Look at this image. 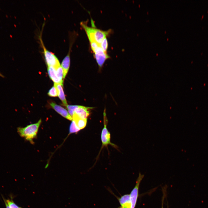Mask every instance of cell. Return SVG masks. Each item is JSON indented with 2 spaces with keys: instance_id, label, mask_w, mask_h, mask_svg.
<instances>
[{
  "instance_id": "cell-1",
  "label": "cell",
  "mask_w": 208,
  "mask_h": 208,
  "mask_svg": "<svg viewBox=\"0 0 208 208\" xmlns=\"http://www.w3.org/2000/svg\"><path fill=\"white\" fill-rule=\"evenodd\" d=\"M92 27L87 25L86 21L81 22L80 24L85 30L89 41H94L100 45L103 39L111 32L112 30L103 31L93 26L94 23L91 21Z\"/></svg>"
},
{
  "instance_id": "cell-2",
  "label": "cell",
  "mask_w": 208,
  "mask_h": 208,
  "mask_svg": "<svg viewBox=\"0 0 208 208\" xmlns=\"http://www.w3.org/2000/svg\"><path fill=\"white\" fill-rule=\"evenodd\" d=\"M41 121L40 119L36 123L29 125L24 127H19L17 128V131L21 137L32 143L33 140L37 137Z\"/></svg>"
},
{
  "instance_id": "cell-3",
  "label": "cell",
  "mask_w": 208,
  "mask_h": 208,
  "mask_svg": "<svg viewBox=\"0 0 208 208\" xmlns=\"http://www.w3.org/2000/svg\"><path fill=\"white\" fill-rule=\"evenodd\" d=\"M91 48L99 68L101 69L105 61L109 56L103 50L99 44L94 41H90Z\"/></svg>"
},
{
  "instance_id": "cell-4",
  "label": "cell",
  "mask_w": 208,
  "mask_h": 208,
  "mask_svg": "<svg viewBox=\"0 0 208 208\" xmlns=\"http://www.w3.org/2000/svg\"><path fill=\"white\" fill-rule=\"evenodd\" d=\"M40 40L45 60L48 67L52 66L56 68L60 65L58 59L53 53L46 49L42 40L41 39Z\"/></svg>"
},
{
  "instance_id": "cell-5",
  "label": "cell",
  "mask_w": 208,
  "mask_h": 208,
  "mask_svg": "<svg viewBox=\"0 0 208 208\" xmlns=\"http://www.w3.org/2000/svg\"><path fill=\"white\" fill-rule=\"evenodd\" d=\"M144 177L143 174L139 173L137 180L136 185L130 194V200L132 208H135L138 195V190L140 182Z\"/></svg>"
},
{
  "instance_id": "cell-6",
  "label": "cell",
  "mask_w": 208,
  "mask_h": 208,
  "mask_svg": "<svg viewBox=\"0 0 208 208\" xmlns=\"http://www.w3.org/2000/svg\"><path fill=\"white\" fill-rule=\"evenodd\" d=\"M104 127L102 130L101 138L102 143V148L104 146H107L108 145L110 144L115 146L114 144L111 143L110 142V134L109 132L107 127V120L104 117Z\"/></svg>"
},
{
  "instance_id": "cell-7",
  "label": "cell",
  "mask_w": 208,
  "mask_h": 208,
  "mask_svg": "<svg viewBox=\"0 0 208 208\" xmlns=\"http://www.w3.org/2000/svg\"><path fill=\"white\" fill-rule=\"evenodd\" d=\"M72 41L71 44L70 45L69 50L68 53L63 59L61 64V67L62 68L63 72V79H64L67 74L70 66V52L71 46L73 44Z\"/></svg>"
},
{
  "instance_id": "cell-8",
  "label": "cell",
  "mask_w": 208,
  "mask_h": 208,
  "mask_svg": "<svg viewBox=\"0 0 208 208\" xmlns=\"http://www.w3.org/2000/svg\"><path fill=\"white\" fill-rule=\"evenodd\" d=\"M50 104L56 112L62 116L70 120H73L72 117L66 109L53 102H51Z\"/></svg>"
},
{
  "instance_id": "cell-9",
  "label": "cell",
  "mask_w": 208,
  "mask_h": 208,
  "mask_svg": "<svg viewBox=\"0 0 208 208\" xmlns=\"http://www.w3.org/2000/svg\"><path fill=\"white\" fill-rule=\"evenodd\" d=\"M92 108V107L78 105L77 107L75 110V113L81 118L87 119L90 114V109Z\"/></svg>"
},
{
  "instance_id": "cell-10",
  "label": "cell",
  "mask_w": 208,
  "mask_h": 208,
  "mask_svg": "<svg viewBox=\"0 0 208 208\" xmlns=\"http://www.w3.org/2000/svg\"><path fill=\"white\" fill-rule=\"evenodd\" d=\"M73 119L77 127L80 130L84 128L86 126L87 119H83L79 117L75 113L72 116Z\"/></svg>"
},
{
  "instance_id": "cell-11",
  "label": "cell",
  "mask_w": 208,
  "mask_h": 208,
  "mask_svg": "<svg viewBox=\"0 0 208 208\" xmlns=\"http://www.w3.org/2000/svg\"><path fill=\"white\" fill-rule=\"evenodd\" d=\"M54 86L57 89L58 97L62 101L64 105L66 106L68 105L62 87V86L59 83H54Z\"/></svg>"
},
{
  "instance_id": "cell-12",
  "label": "cell",
  "mask_w": 208,
  "mask_h": 208,
  "mask_svg": "<svg viewBox=\"0 0 208 208\" xmlns=\"http://www.w3.org/2000/svg\"><path fill=\"white\" fill-rule=\"evenodd\" d=\"M119 201L122 208H132L130 195L126 194L123 196L119 199Z\"/></svg>"
},
{
  "instance_id": "cell-13",
  "label": "cell",
  "mask_w": 208,
  "mask_h": 208,
  "mask_svg": "<svg viewBox=\"0 0 208 208\" xmlns=\"http://www.w3.org/2000/svg\"><path fill=\"white\" fill-rule=\"evenodd\" d=\"M47 70L50 78L54 83L60 84L62 86L60 81L57 77L55 68L52 66L48 67Z\"/></svg>"
},
{
  "instance_id": "cell-14",
  "label": "cell",
  "mask_w": 208,
  "mask_h": 208,
  "mask_svg": "<svg viewBox=\"0 0 208 208\" xmlns=\"http://www.w3.org/2000/svg\"><path fill=\"white\" fill-rule=\"evenodd\" d=\"M57 76L60 81L62 85H63V69L61 65L55 68Z\"/></svg>"
},
{
  "instance_id": "cell-15",
  "label": "cell",
  "mask_w": 208,
  "mask_h": 208,
  "mask_svg": "<svg viewBox=\"0 0 208 208\" xmlns=\"http://www.w3.org/2000/svg\"><path fill=\"white\" fill-rule=\"evenodd\" d=\"M80 129L77 127L75 122L73 120L69 127V134L77 133L78 132Z\"/></svg>"
},
{
  "instance_id": "cell-16",
  "label": "cell",
  "mask_w": 208,
  "mask_h": 208,
  "mask_svg": "<svg viewBox=\"0 0 208 208\" xmlns=\"http://www.w3.org/2000/svg\"><path fill=\"white\" fill-rule=\"evenodd\" d=\"M78 105H67L66 107L69 114L71 116H73L75 113V109L77 108Z\"/></svg>"
},
{
  "instance_id": "cell-17",
  "label": "cell",
  "mask_w": 208,
  "mask_h": 208,
  "mask_svg": "<svg viewBox=\"0 0 208 208\" xmlns=\"http://www.w3.org/2000/svg\"><path fill=\"white\" fill-rule=\"evenodd\" d=\"M99 45L104 51L107 52L108 46V43L106 37L103 39Z\"/></svg>"
},
{
  "instance_id": "cell-18",
  "label": "cell",
  "mask_w": 208,
  "mask_h": 208,
  "mask_svg": "<svg viewBox=\"0 0 208 208\" xmlns=\"http://www.w3.org/2000/svg\"><path fill=\"white\" fill-rule=\"evenodd\" d=\"M48 95L51 97H55L57 96V89L54 86H53L49 90Z\"/></svg>"
},
{
  "instance_id": "cell-19",
  "label": "cell",
  "mask_w": 208,
  "mask_h": 208,
  "mask_svg": "<svg viewBox=\"0 0 208 208\" xmlns=\"http://www.w3.org/2000/svg\"><path fill=\"white\" fill-rule=\"evenodd\" d=\"M10 208H22L17 205L12 199H5L3 198Z\"/></svg>"
},
{
  "instance_id": "cell-20",
  "label": "cell",
  "mask_w": 208,
  "mask_h": 208,
  "mask_svg": "<svg viewBox=\"0 0 208 208\" xmlns=\"http://www.w3.org/2000/svg\"><path fill=\"white\" fill-rule=\"evenodd\" d=\"M4 201L5 205L6 208H10L6 201L4 200Z\"/></svg>"
},
{
  "instance_id": "cell-21",
  "label": "cell",
  "mask_w": 208,
  "mask_h": 208,
  "mask_svg": "<svg viewBox=\"0 0 208 208\" xmlns=\"http://www.w3.org/2000/svg\"><path fill=\"white\" fill-rule=\"evenodd\" d=\"M0 76L2 77H4V76L2 74H1L0 73Z\"/></svg>"
},
{
  "instance_id": "cell-22",
  "label": "cell",
  "mask_w": 208,
  "mask_h": 208,
  "mask_svg": "<svg viewBox=\"0 0 208 208\" xmlns=\"http://www.w3.org/2000/svg\"><path fill=\"white\" fill-rule=\"evenodd\" d=\"M119 208H122L121 207Z\"/></svg>"
}]
</instances>
